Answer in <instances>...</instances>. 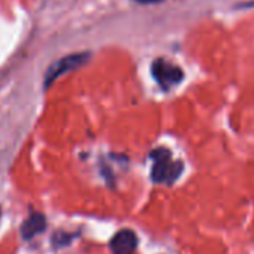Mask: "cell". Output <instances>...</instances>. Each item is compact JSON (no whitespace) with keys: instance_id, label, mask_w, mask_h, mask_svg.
I'll return each mask as SVG.
<instances>
[{"instance_id":"1","label":"cell","mask_w":254,"mask_h":254,"mask_svg":"<svg viewBox=\"0 0 254 254\" xmlns=\"http://www.w3.org/2000/svg\"><path fill=\"white\" fill-rule=\"evenodd\" d=\"M151 178L157 184H171L183 172V163L175 160L168 148H157L151 153Z\"/></svg>"},{"instance_id":"4","label":"cell","mask_w":254,"mask_h":254,"mask_svg":"<svg viewBox=\"0 0 254 254\" xmlns=\"http://www.w3.org/2000/svg\"><path fill=\"white\" fill-rule=\"evenodd\" d=\"M136 247H138V238L135 232L129 229L120 230L111 239V244H109L112 254H133Z\"/></svg>"},{"instance_id":"3","label":"cell","mask_w":254,"mask_h":254,"mask_svg":"<svg viewBox=\"0 0 254 254\" xmlns=\"http://www.w3.org/2000/svg\"><path fill=\"white\" fill-rule=\"evenodd\" d=\"M90 54L88 53H79V54H70L66 56L60 60H57L56 63H53L47 73H45V87H50L56 79H59L62 75L78 69L79 66H82L87 60H88Z\"/></svg>"},{"instance_id":"7","label":"cell","mask_w":254,"mask_h":254,"mask_svg":"<svg viewBox=\"0 0 254 254\" xmlns=\"http://www.w3.org/2000/svg\"><path fill=\"white\" fill-rule=\"evenodd\" d=\"M0 214H2V209H0Z\"/></svg>"},{"instance_id":"6","label":"cell","mask_w":254,"mask_h":254,"mask_svg":"<svg viewBox=\"0 0 254 254\" xmlns=\"http://www.w3.org/2000/svg\"><path fill=\"white\" fill-rule=\"evenodd\" d=\"M138 3H144V5H151V3H159L163 2V0H136Z\"/></svg>"},{"instance_id":"5","label":"cell","mask_w":254,"mask_h":254,"mask_svg":"<svg viewBox=\"0 0 254 254\" xmlns=\"http://www.w3.org/2000/svg\"><path fill=\"white\" fill-rule=\"evenodd\" d=\"M45 226H47V220L42 214H32L23 224L21 227V235L24 239H30L36 235H39L41 232L45 230Z\"/></svg>"},{"instance_id":"2","label":"cell","mask_w":254,"mask_h":254,"mask_svg":"<svg viewBox=\"0 0 254 254\" xmlns=\"http://www.w3.org/2000/svg\"><path fill=\"white\" fill-rule=\"evenodd\" d=\"M151 73H153L156 82L165 90H169V88L178 85L184 78L183 69L180 66H177L175 63L168 62L165 59L154 60V63L151 66Z\"/></svg>"}]
</instances>
